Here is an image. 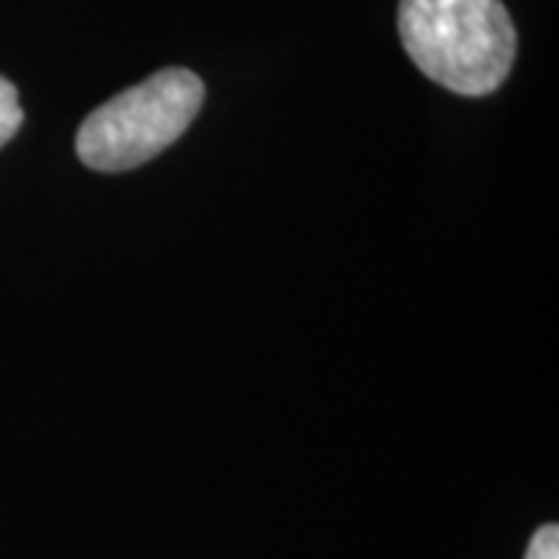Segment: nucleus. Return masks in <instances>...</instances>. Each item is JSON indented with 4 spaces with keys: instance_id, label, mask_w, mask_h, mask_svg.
I'll use <instances>...</instances> for the list:
<instances>
[{
    "instance_id": "obj_2",
    "label": "nucleus",
    "mask_w": 559,
    "mask_h": 559,
    "mask_svg": "<svg viewBox=\"0 0 559 559\" xmlns=\"http://www.w3.org/2000/svg\"><path fill=\"white\" fill-rule=\"evenodd\" d=\"M205 100V84L190 69H162L116 94L81 121L79 159L106 175H119L156 159L193 124Z\"/></svg>"
},
{
    "instance_id": "obj_1",
    "label": "nucleus",
    "mask_w": 559,
    "mask_h": 559,
    "mask_svg": "<svg viewBox=\"0 0 559 559\" xmlns=\"http://www.w3.org/2000/svg\"><path fill=\"white\" fill-rule=\"evenodd\" d=\"M399 35L419 72L460 97L495 94L520 44L503 0H401Z\"/></svg>"
},
{
    "instance_id": "obj_3",
    "label": "nucleus",
    "mask_w": 559,
    "mask_h": 559,
    "mask_svg": "<svg viewBox=\"0 0 559 559\" xmlns=\"http://www.w3.org/2000/svg\"><path fill=\"white\" fill-rule=\"evenodd\" d=\"M22 106H20V91L13 81H7L0 75V150L16 138V131L22 128Z\"/></svg>"
},
{
    "instance_id": "obj_4",
    "label": "nucleus",
    "mask_w": 559,
    "mask_h": 559,
    "mask_svg": "<svg viewBox=\"0 0 559 559\" xmlns=\"http://www.w3.org/2000/svg\"><path fill=\"white\" fill-rule=\"evenodd\" d=\"M525 559H559V528L557 525H540L535 538L525 550Z\"/></svg>"
}]
</instances>
